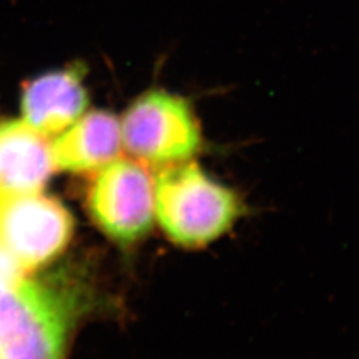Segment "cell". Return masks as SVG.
<instances>
[{"label":"cell","mask_w":359,"mask_h":359,"mask_svg":"<svg viewBox=\"0 0 359 359\" xmlns=\"http://www.w3.org/2000/svg\"><path fill=\"white\" fill-rule=\"evenodd\" d=\"M244 213L240 194L191 160L168 164L154 179V215L168 238L182 248L215 243Z\"/></svg>","instance_id":"1"},{"label":"cell","mask_w":359,"mask_h":359,"mask_svg":"<svg viewBox=\"0 0 359 359\" xmlns=\"http://www.w3.org/2000/svg\"><path fill=\"white\" fill-rule=\"evenodd\" d=\"M121 140L142 163L175 164L191 160L204 147L200 121L189 102L167 90H151L129 107Z\"/></svg>","instance_id":"2"},{"label":"cell","mask_w":359,"mask_h":359,"mask_svg":"<svg viewBox=\"0 0 359 359\" xmlns=\"http://www.w3.org/2000/svg\"><path fill=\"white\" fill-rule=\"evenodd\" d=\"M88 208L108 237L123 244L133 243L154 224V180L142 163L117 157L93 180Z\"/></svg>","instance_id":"3"},{"label":"cell","mask_w":359,"mask_h":359,"mask_svg":"<svg viewBox=\"0 0 359 359\" xmlns=\"http://www.w3.org/2000/svg\"><path fill=\"white\" fill-rule=\"evenodd\" d=\"M74 229L59 201L38 193H0V244L25 271L47 264L65 249Z\"/></svg>","instance_id":"4"},{"label":"cell","mask_w":359,"mask_h":359,"mask_svg":"<svg viewBox=\"0 0 359 359\" xmlns=\"http://www.w3.org/2000/svg\"><path fill=\"white\" fill-rule=\"evenodd\" d=\"M88 95L80 68L51 72L29 81L23 92L25 121L48 136L63 132L84 112Z\"/></svg>","instance_id":"5"},{"label":"cell","mask_w":359,"mask_h":359,"mask_svg":"<svg viewBox=\"0 0 359 359\" xmlns=\"http://www.w3.org/2000/svg\"><path fill=\"white\" fill-rule=\"evenodd\" d=\"M55 168L44 135L26 121L0 124V193H38Z\"/></svg>","instance_id":"6"},{"label":"cell","mask_w":359,"mask_h":359,"mask_svg":"<svg viewBox=\"0 0 359 359\" xmlns=\"http://www.w3.org/2000/svg\"><path fill=\"white\" fill-rule=\"evenodd\" d=\"M121 144V127L116 116L93 111L52 144L53 164L69 172L102 169L117 158Z\"/></svg>","instance_id":"7"},{"label":"cell","mask_w":359,"mask_h":359,"mask_svg":"<svg viewBox=\"0 0 359 359\" xmlns=\"http://www.w3.org/2000/svg\"><path fill=\"white\" fill-rule=\"evenodd\" d=\"M25 269L13 253L0 244V283L6 286H18L25 281Z\"/></svg>","instance_id":"8"}]
</instances>
